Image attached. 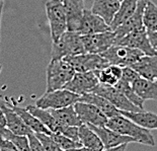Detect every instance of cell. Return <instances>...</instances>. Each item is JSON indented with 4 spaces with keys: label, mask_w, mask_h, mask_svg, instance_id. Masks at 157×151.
I'll use <instances>...</instances> for the list:
<instances>
[{
    "label": "cell",
    "mask_w": 157,
    "mask_h": 151,
    "mask_svg": "<svg viewBox=\"0 0 157 151\" xmlns=\"http://www.w3.org/2000/svg\"><path fill=\"white\" fill-rule=\"evenodd\" d=\"M106 127L121 135L132 137L137 143L147 146H155V140L149 130L140 127L122 114L109 118L106 123Z\"/></svg>",
    "instance_id": "6da1fadb"
},
{
    "label": "cell",
    "mask_w": 157,
    "mask_h": 151,
    "mask_svg": "<svg viewBox=\"0 0 157 151\" xmlns=\"http://www.w3.org/2000/svg\"><path fill=\"white\" fill-rule=\"evenodd\" d=\"M76 73L64 59L51 60L47 67V91L62 89Z\"/></svg>",
    "instance_id": "7a4b0ae2"
},
{
    "label": "cell",
    "mask_w": 157,
    "mask_h": 151,
    "mask_svg": "<svg viewBox=\"0 0 157 151\" xmlns=\"http://www.w3.org/2000/svg\"><path fill=\"white\" fill-rule=\"evenodd\" d=\"M85 53L81 35L75 32H65L57 42L52 44L51 60L63 59Z\"/></svg>",
    "instance_id": "3957f363"
},
{
    "label": "cell",
    "mask_w": 157,
    "mask_h": 151,
    "mask_svg": "<svg viewBox=\"0 0 157 151\" xmlns=\"http://www.w3.org/2000/svg\"><path fill=\"white\" fill-rule=\"evenodd\" d=\"M46 14L50 25L52 42H57L67 32V16L63 0H48L46 3Z\"/></svg>",
    "instance_id": "277c9868"
},
{
    "label": "cell",
    "mask_w": 157,
    "mask_h": 151,
    "mask_svg": "<svg viewBox=\"0 0 157 151\" xmlns=\"http://www.w3.org/2000/svg\"><path fill=\"white\" fill-rule=\"evenodd\" d=\"M80 95L62 88L46 91L40 99H36V106L45 110H58L65 106H73L79 102Z\"/></svg>",
    "instance_id": "5b68a950"
},
{
    "label": "cell",
    "mask_w": 157,
    "mask_h": 151,
    "mask_svg": "<svg viewBox=\"0 0 157 151\" xmlns=\"http://www.w3.org/2000/svg\"><path fill=\"white\" fill-rule=\"evenodd\" d=\"M101 55L108 60L109 64L122 67H131L145 54L140 50L130 48V47L113 45Z\"/></svg>",
    "instance_id": "8992f818"
},
{
    "label": "cell",
    "mask_w": 157,
    "mask_h": 151,
    "mask_svg": "<svg viewBox=\"0 0 157 151\" xmlns=\"http://www.w3.org/2000/svg\"><path fill=\"white\" fill-rule=\"evenodd\" d=\"M71 65L76 72H89L101 70L109 65V61L101 54L82 53L75 56H68L63 58Z\"/></svg>",
    "instance_id": "52a82bcc"
},
{
    "label": "cell",
    "mask_w": 157,
    "mask_h": 151,
    "mask_svg": "<svg viewBox=\"0 0 157 151\" xmlns=\"http://www.w3.org/2000/svg\"><path fill=\"white\" fill-rule=\"evenodd\" d=\"M91 92L96 93L98 95L103 96L109 103H112L119 110H126V112H138L140 110L138 106H136L134 103H132L127 99L126 95L117 88L116 86H109L99 83Z\"/></svg>",
    "instance_id": "ba28073f"
},
{
    "label": "cell",
    "mask_w": 157,
    "mask_h": 151,
    "mask_svg": "<svg viewBox=\"0 0 157 151\" xmlns=\"http://www.w3.org/2000/svg\"><path fill=\"white\" fill-rule=\"evenodd\" d=\"M86 53L102 54L116 43V35L113 31L81 36Z\"/></svg>",
    "instance_id": "9c48e42d"
},
{
    "label": "cell",
    "mask_w": 157,
    "mask_h": 151,
    "mask_svg": "<svg viewBox=\"0 0 157 151\" xmlns=\"http://www.w3.org/2000/svg\"><path fill=\"white\" fill-rule=\"evenodd\" d=\"M74 108L82 124L95 127L106 126L109 118L94 105L83 102H77L74 105Z\"/></svg>",
    "instance_id": "30bf717a"
},
{
    "label": "cell",
    "mask_w": 157,
    "mask_h": 151,
    "mask_svg": "<svg viewBox=\"0 0 157 151\" xmlns=\"http://www.w3.org/2000/svg\"><path fill=\"white\" fill-rule=\"evenodd\" d=\"M115 45L126 46L133 49L140 50L147 56H157V52L153 49V47L149 42L146 29L130 33L129 35L123 37L122 39L117 40Z\"/></svg>",
    "instance_id": "8fae6325"
},
{
    "label": "cell",
    "mask_w": 157,
    "mask_h": 151,
    "mask_svg": "<svg viewBox=\"0 0 157 151\" xmlns=\"http://www.w3.org/2000/svg\"><path fill=\"white\" fill-rule=\"evenodd\" d=\"M98 84H99V81L95 71L76 72L64 88L81 96L91 92Z\"/></svg>",
    "instance_id": "7c38bea8"
},
{
    "label": "cell",
    "mask_w": 157,
    "mask_h": 151,
    "mask_svg": "<svg viewBox=\"0 0 157 151\" xmlns=\"http://www.w3.org/2000/svg\"><path fill=\"white\" fill-rule=\"evenodd\" d=\"M148 1L149 0H138L136 11L133 13V15L113 31L116 35V41L129 35L130 33L145 29L144 23H143V14H144V9Z\"/></svg>",
    "instance_id": "4fadbf2b"
},
{
    "label": "cell",
    "mask_w": 157,
    "mask_h": 151,
    "mask_svg": "<svg viewBox=\"0 0 157 151\" xmlns=\"http://www.w3.org/2000/svg\"><path fill=\"white\" fill-rule=\"evenodd\" d=\"M111 31V26L103 21L101 16L93 13L89 9H84L81 19V25H80V29L78 32L80 35H93V33H105Z\"/></svg>",
    "instance_id": "5bb4252c"
},
{
    "label": "cell",
    "mask_w": 157,
    "mask_h": 151,
    "mask_svg": "<svg viewBox=\"0 0 157 151\" xmlns=\"http://www.w3.org/2000/svg\"><path fill=\"white\" fill-rule=\"evenodd\" d=\"M0 109L3 110L7 122V129L10 130L13 134L19 136H28L33 131L25 125L18 114L13 110L7 102L0 99Z\"/></svg>",
    "instance_id": "9a60e30c"
},
{
    "label": "cell",
    "mask_w": 157,
    "mask_h": 151,
    "mask_svg": "<svg viewBox=\"0 0 157 151\" xmlns=\"http://www.w3.org/2000/svg\"><path fill=\"white\" fill-rule=\"evenodd\" d=\"M67 16V31L78 33L84 11V0H63Z\"/></svg>",
    "instance_id": "2e32d148"
},
{
    "label": "cell",
    "mask_w": 157,
    "mask_h": 151,
    "mask_svg": "<svg viewBox=\"0 0 157 151\" xmlns=\"http://www.w3.org/2000/svg\"><path fill=\"white\" fill-rule=\"evenodd\" d=\"M94 132L98 134V136L101 138V142L103 143L105 148H113L123 144H129V143H137L135 139L129 136H124L121 134L115 132L113 130L105 127H95V126H89Z\"/></svg>",
    "instance_id": "e0dca14e"
},
{
    "label": "cell",
    "mask_w": 157,
    "mask_h": 151,
    "mask_svg": "<svg viewBox=\"0 0 157 151\" xmlns=\"http://www.w3.org/2000/svg\"><path fill=\"white\" fill-rule=\"evenodd\" d=\"M6 102H7L8 105L18 114V116L21 117L23 122L25 123V125L28 126L34 133H36V134H47V135H51L52 134L51 131L47 128L44 124H42L41 122H40V121L36 119L32 113H29L25 108H21V106L16 105V103H15V100L13 97H11V99H9V102H8V99L6 100Z\"/></svg>",
    "instance_id": "ac0fdd59"
},
{
    "label": "cell",
    "mask_w": 157,
    "mask_h": 151,
    "mask_svg": "<svg viewBox=\"0 0 157 151\" xmlns=\"http://www.w3.org/2000/svg\"><path fill=\"white\" fill-rule=\"evenodd\" d=\"M120 5H121V1L119 0H93L92 7L90 10L101 16L111 26V23L113 21L116 13L119 10Z\"/></svg>",
    "instance_id": "d6986e66"
},
{
    "label": "cell",
    "mask_w": 157,
    "mask_h": 151,
    "mask_svg": "<svg viewBox=\"0 0 157 151\" xmlns=\"http://www.w3.org/2000/svg\"><path fill=\"white\" fill-rule=\"evenodd\" d=\"M131 67L140 77L157 82V56L144 55Z\"/></svg>",
    "instance_id": "ffe728a7"
},
{
    "label": "cell",
    "mask_w": 157,
    "mask_h": 151,
    "mask_svg": "<svg viewBox=\"0 0 157 151\" xmlns=\"http://www.w3.org/2000/svg\"><path fill=\"white\" fill-rule=\"evenodd\" d=\"M79 102L94 105L95 106H98V108L101 110L109 119L120 115V110L117 109L112 103H109V100L105 99L103 96L96 95V93H93V92L85 93V95L80 96Z\"/></svg>",
    "instance_id": "44dd1931"
},
{
    "label": "cell",
    "mask_w": 157,
    "mask_h": 151,
    "mask_svg": "<svg viewBox=\"0 0 157 151\" xmlns=\"http://www.w3.org/2000/svg\"><path fill=\"white\" fill-rule=\"evenodd\" d=\"M26 110L29 113H32L40 122L48 128L52 133H61L64 126L60 125L57 122V120L53 117V115L50 112V110H45L41 109L39 106H36V105H29L26 106Z\"/></svg>",
    "instance_id": "7402d4cb"
},
{
    "label": "cell",
    "mask_w": 157,
    "mask_h": 151,
    "mask_svg": "<svg viewBox=\"0 0 157 151\" xmlns=\"http://www.w3.org/2000/svg\"><path fill=\"white\" fill-rule=\"evenodd\" d=\"M120 114L127 117L137 125L147 130H157V114L146 110H138V112H126L120 110Z\"/></svg>",
    "instance_id": "603a6c76"
},
{
    "label": "cell",
    "mask_w": 157,
    "mask_h": 151,
    "mask_svg": "<svg viewBox=\"0 0 157 151\" xmlns=\"http://www.w3.org/2000/svg\"><path fill=\"white\" fill-rule=\"evenodd\" d=\"M79 140L82 146L89 151H102L105 149L103 143L98 134L85 124L79 126Z\"/></svg>",
    "instance_id": "cb8c5ba5"
},
{
    "label": "cell",
    "mask_w": 157,
    "mask_h": 151,
    "mask_svg": "<svg viewBox=\"0 0 157 151\" xmlns=\"http://www.w3.org/2000/svg\"><path fill=\"white\" fill-rule=\"evenodd\" d=\"M53 117L60 125L67 127H79L82 125L81 120L76 113L74 105L58 110H50Z\"/></svg>",
    "instance_id": "d4e9b609"
},
{
    "label": "cell",
    "mask_w": 157,
    "mask_h": 151,
    "mask_svg": "<svg viewBox=\"0 0 157 151\" xmlns=\"http://www.w3.org/2000/svg\"><path fill=\"white\" fill-rule=\"evenodd\" d=\"M137 4H138V0H123L118 12L116 13L113 21L111 23V29L113 32L123 25L127 19L131 17L133 13L136 11Z\"/></svg>",
    "instance_id": "484cf974"
},
{
    "label": "cell",
    "mask_w": 157,
    "mask_h": 151,
    "mask_svg": "<svg viewBox=\"0 0 157 151\" xmlns=\"http://www.w3.org/2000/svg\"><path fill=\"white\" fill-rule=\"evenodd\" d=\"M132 85L136 93L142 99L157 100V82L140 77Z\"/></svg>",
    "instance_id": "4316f807"
},
{
    "label": "cell",
    "mask_w": 157,
    "mask_h": 151,
    "mask_svg": "<svg viewBox=\"0 0 157 151\" xmlns=\"http://www.w3.org/2000/svg\"><path fill=\"white\" fill-rule=\"evenodd\" d=\"M143 23L147 32H157V5L151 0L147 2L144 9Z\"/></svg>",
    "instance_id": "83f0119b"
},
{
    "label": "cell",
    "mask_w": 157,
    "mask_h": 151,
    "mask_svg": "<svg viewBox=\"0 0 157 151\" xmlns=\"http://www.w3.org/2000/svg\"><path fill=\"white\" fill-rule=\"evenodd\" d=\"M116 87L119 90L124 93L126 95V97L132 103H134L136 106H138L140 110H144V99H142L136 93V91L133 88V85L131 83L127 82L126 80L120 79V81L117 83Z\"/></svg>",
    "instance_id": "f1b7e54d"
},
{
    "label": "cell",
    "mask_w": 157,
    "mask_h": 151,
    "mask_svg": "<svg viewBox=\"0 0 157 151\" xmlns=\"http://www.w3.org/2000/svg\"><path fill=\"white\" fill-rule=\"evenodd\" d=\"M0 136L5 139L10 140L19 151H32L31 144H29V140L28 136L15 135V134H13L11 131L8 130L7 128L4 129L0 133Z\"/></svg>",
    "instance_id": "f546056e"
},
{
    "label": "cell",
    "mask_w": 157,
    "mask_h": 151,
    "mask_svg": "<svg viewBox=\"0 0 157 151\" xmlns=\"http://www.w3.org/2000/svg\"><path fill=\"white\" fill-rule=\"evenodd\" d=\"M95 73L98 75L99 83H101V84L116 86L117 83L120 81V79L113 73L109 65L101 70H98V71H95Z\"/></svg>",
    "instance_id": "4dcf8cb0"
},
{
    "label": "cell",
    "mask_w": 157,
    "mask_h": 151,
    "mask_svg": "<svg viewBox=\"0 0 157 151\" xmlns=\"http://www.w3.org/2000/svg\"><path fill=\"white\" fill-rule=\"evenodd\" d=\"M51 137L63 150H68L82 146V144L80 142H76V141L68 138V137H66L61 133H52Z\"/></svg>",
    "instance_id": "1f68e13d"
},
{
    "label": "cell",
    "mask_w": 157,
    "mask_h": 151,
    "mask_svg": "<svg viewBox=\"0 0 157 151\" xmlns=\"http://www.w3.org/2000/svg\"><path fill=\"white\" fill-rule=\"evenodd\" d=\"M36 135L41 141L46 151H65L53 140L51 135H47V134H36Z\"/></svg>",
    "instance_id": "d6a6232c"
},
{
    "label": "cell",
    "mask_w": 157,
    "mask_h": 151,
    "mask_svg": "<svg viewBox=\"0 0 157 151\" xmlns=\"http://www.w3.org/2000/svg\"><path fill=\"white\" fill-rule=\"evenodd\" d=\"M140 78V75L132 67H123V76L121 79L126 80L127 82L133 84L137 79Z\"/></svg>",
    "instance_id": "836d02e7"
},
{
    "label": "cell",
    "mask_w": 157,
    "mask_h": 151,
    "mask_svg": "<svg viewBox=\"0 0 157 151\" xmlns=\"http://www.w3.org/2000/svg\"><path fill=\"white\" fill-rule=\"evenodd\" d=\"M61 134L65 135L68 138L76 141V142H80L79 140V127H67L64 126Z\"/></svg>",
    "instance_id": "e575fe53"
},
{
    "label": "cell",
    "mask_w": 157,
    "mask_h": 151,
    "mask_svg": "<svg viewBox=\"0 0 157 151\" xmlns=\"http://www.w3.org/2000/svg\"><path fill=\"white\" fill-rule=\"evenodd\" d=\"M28 137L29 140V144H31L32 151H46L44 146H43V144L41 143V141H40L38 137H36V133L31 132L28 135Z\"/></svg>",
    "instance_id": "d590c367"
},
{
    "label": "cell",
    "mask_w": 157,
    "mask_h": 151,
    "mask_svg": "<svg viewBox=\"0 0 157 151\" xmlns=\"http://www.w3.org/2000/svg\"><path fill=\"white\" fill-rule=\"evenodd\" d=\"M0 149L1 151H19L10 140L0 136Z\"/></svg>",
    "instance_id": "8d00e7d4"
},
{
    "label": "cell",
    "mask_w": 157,
    "mask_h": 151,
    "mask_svg": "<svg viewBox=\"0 0 157 151\" xmlns=\"http://www.w3.org/2000/svg\"><path fill=\"white\" fill-rule=\"evenodd\" d=\"M149 42L153 47V49L157 52V32H147Z\"/></svg>",
    "instance_id": "74e56055"
},
{
    "label": "cell",
    "mask_w": 157,
    "mask_h": 151,
    "mask_svg": "<svg viewBox=\"0 0 157 151\" xmlns=\"http://www.w3.org/2000/svg\"><path fill=\"white\" fill-rule=\"evenodd\" d=\"M6 128H7V122H6L5 115L3 113V110L0 109V133Z\"/></svg>",
    "instance_id": "f35d334b"
},
{
    "label": "cell",
    "mask_w": 157,
    "mask_h": 151,
    "mask_svg": "<svg viewBox=\"0 0 157 151\" xmlns=\"http://www.w3.org/2000/svg\"><path fill=\"white\" fill-rule=\"evenodd\" d=\"M127 146H128V144H123V145L113 147V148H105L102 151H126Z\"/></svg>",
    "instance_id": "ab89813d"
},
{
    "label": "cell",
    "mask_w": 157,
    "mask_h": 151,
    "mask_svg": "<svg viewBox=\"0 0 157 151\" xmlns=\"http://www.w3.org/2000/svg\"><path fill=\"white\" fill-rule=\"evenodd\" d=\"M3 6H4V0H0V29H1V17H2Z\"/></svg>",
    "instance_id": "60d3db41"
},
{
    "label": "cell",
    "mask_w": 157,
    "mask_h": 151,
    "mask_svg": "<svg viewBox=\"0 0 157 151\" xmlns=\"http://www.w3.org/2000/svg\"><path fill=\"white\" fill-rule=\"evenodd\" d=\"M65 151H89L88 149H86L85 147H76V148H72V149H68V150H65Z\"/></svg>",
    "instance_id": "b9f144b4"
},
{
    "label": "cell",
    "mask_w": 157,
    "mask_h": 151,
    "mask_svg": "<svg viewBox=\"0 0 157 151\" xmlns=\"http://www.w3.org/2000/svg\"><path fill=\"white\" fill-rule=\"evenodd\" d=\"M1 71H2V65L0 64V73H1Z\"/></svg>",
    "instance_id": "7bdbcfd3"
},
{
    "label": "cell",
    "mask_w": 157,
    "mask_h": 151,
    "mask_svg": "<svg viewBox=\"0 0 157 151\" xmlns=\"http://www.w3.org/2000/svg\"><path fill=\"white\" fill-rule=\"evenodd\" d=\"M119 1H121V2H122V1H123V0H119Z\"/></svg>",
    "instance_id": "ee69618b"
},
{
    "label": "cell",
    "mask_w": 157,
    "mask_h": 151,
    "mask_svg": "<svg viewBox=\"0 0 157 151\" xmlns=\"http://www.w3.org/2000/svg\"><path fill=\"white\" fill-rule=\"evenodd\" d=\"M0 151H1V149H0Z\"/></svg>",
    "instance_id": "f6af8a7d"
}]
</instances>
